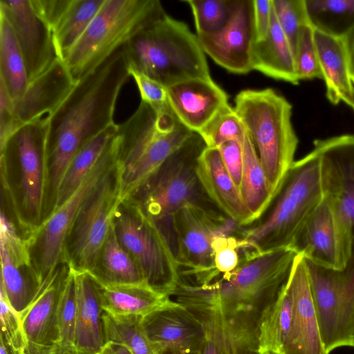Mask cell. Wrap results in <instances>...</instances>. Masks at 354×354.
<instances>
[{
  "instance_id": "obj_1",
  "label": "cell",
  "mask_w": 354,
  "mask_h": 354,
  "mask_svg": "<svg viewBox=\"0 0 354 354\" xmlns=\"http://www.w3.org/2000/svg\"><path fill=\"white\" fill-rule=\"evenodd\" d=\"M130 76L124 46L80 80L47 115L48 186L44 218L53 212L57 190L74 155L113 122L119 93Z\"/></svg>"
},
{
  "instance_id": "obj_2",
  "label": "cell",
  "mask_w": 354,
  "mask_h": 354,
  "mask_svg": "<svg viewBox=\"0 0 354 354\" xmlns=\"http://www.w3.org/2000/svg\"><path fill=\"white\" fill-rule=\"evenodd\" d=\"M297 255L291 248L242 252L233 271L221 274L214 270L207 279L185 284L180 299L190 309L215 307L227 315L257 323L261 312L286 283Z\"/></svg>"
},
{
  "instance_id": "obj_3",
  "label": "cell",
  "mask_w": 354,
  "mask_h": 354,
  "mask_svg": "<svg viewBox=\"0 0 354 354\" xmlns=\"http://www.w3.org/2000/svg\"><path fill=\"white\" fill-rule=\"evenodd\" d=\"M47 128V117L26 123L0 149L1 192L27 240L44 220Z\"/></svg>"
},
{
  "instance_id": "obj_4",
  "label": "cell",
  "mask_w": 354,
  "mask_h": 354,
  "mask_svg": "<svg viewBox=\"0 0 354 354\" xmlns=\"http://www.w3.org/2000/svg\"><path fill=\"white\" fill-rule=\"evenodd\" d=\"M322 199L320 160L313 150L292 163L265 213L250 227L240 229L241 249L260 253L290 248Z\"/></svg>"
},
{
  "instance_id": "obj_5",
  "label": "cell",
  "mask_w": 354,
  "mask_h": 354,
  "mask_svg": "<svg viewBox=\"0 0 354 354\" xmlns=\"http://www.w3.org/2000/svg\"><path fill=\"white\" fill-rule=\"evenodd\" d=\"M124 49L130 68L167 88L191 79L212 80L197 35L164 8L124 45Z\"/></svg>"
},
{
  "instance_id": "obj_6",
  "label": "cell",
  "mask_w": 354,
  "mask_h": 354,
  "mask_svg": "<svg viewBox=\"0 0 354 354\" xmlns=\"http://www.w3.org/2000/svg\"><path fill=\"white\" fill-rule=\"evenodd\" d=\"M118 167L123 200L130 196L192 134L171 109L158 113L141 100L136 112L118 124Z\"/></svg>"
},
{
  "instance_id": "obj_7",
  "label": "cell",
  "mask_w": 354,
  "mask_h": 354,
  "mask_svg": "<svg viewBox=\"0 0 354 354\" xmlns=\"http://www.w3.org/2000/svg\"><path fill=\"white\" fill-rule=\"evenodd\" d=\"M234 109L255 147L273 198L295 162L299 142L292 104L270 88L245 89L236 95Z\"/></svg>"
},
{
  "instance_id": "obj_8",
  "label": "cell",
  "mask_w": 354,
  "mask_h": 354,
  "mask_svg": "<svg viewBox=\"0 0 354 354\" xmlns=\"http://www.w3.org/2000/svg\"><path fill=\"white\" fill-rule=\"evenodd\" d=\"M162 8L158 0H104L63 61L74 82L128 43Z\"/></svg>"
},
{
  "instance_id": "obj_9",
  "label": "cell",
  "mask_w": 354,
  "mask_h": 354,
  "mask_svg": "<svg viewBox=\"0 0 354 354\" xmlns=\"http://www.w3.org/2000/svg\"><path fill=\"white\" fill-rule=\"evenodd\" d=\"M206 147L201 136L193 132L126 199L138 205L158 225L188 204L216 207L205 193L196 174L198 158Z\"/></svg>"
},
{
  "instance_id": "obj_10",
  "label": "cell",
  "mask_w": 354,
  "mask_h": 354,
  "mask_svg": "<svg viewBox=\"0 0 354 354\" xmlns=\"http://www.w3.org/2000/svg\"><path fill=\"white\" fill-rule=\"evenodd\" d=\"M113 227L146 283L171 297L178 279V265L165 233L138 205L127 199L118 205Z\"/></svg>"
},
{
  "instance_id": "obj_11",
  "label": "cell",
  "mask_w": 354,
  "mask_h": 354,
  "mask_svg": "<svg viewBox=\"0 0 354 354\" xmlns=\"http://www.w3.org/2000/svg\"><path fill=\"white\" fill-rule=\"evenodd\" d=\"M323 199L334 217L344 268L354 265V135L313 142Z\"/></svg>"
},
{
  "instance_id": "obj_12",
  "label": "cell",
  "mask_w": 354,
  "mask_h": 354,
  "mask_svg": "<svg viewBox=\"0 0 354 354\" xmlns=\"http://www.w3.org/2000/svg\"><path fill=\"white\" fill-rule=\"evenodd\" d=\"M122 201L118 160L81 207L66 236L62 263L76 272L93 270Z\"/></svg>"
},
{
  "instance_id": "obj_13",
  "label": "cell",
  "mask_w": 354,
  "mask_h": 354,
  "mask_svg": "<svg viewBox=\"0 0 354 354\" xmlns=\"http://www.w3.org/2000/svg\"><path fill=\"white\" fill-rule=\"evenodd\" d=\"M120 147L117 132L75 192L28 239L33 268L40 284L62 263L68 232L81 207L103 178L116 165Z\"/></svg>"
},
{
  "instance_id": "obj_14",
  "label": "cell",
  "mask_w": 354,
  "mask_h": 354,
  "mask_svg": "<svg viewBox=\"0 0 354 354\" xmlns=\"http://www.w3.org/2000/svg\"><path fill=\"white\" fill-rule=\"evenodd\" d=\"M217 209L188 204L168 218L176 239L174 255L178 272L198 273L216 269L214 240L221 235H231L236 226L241 227L230 225V218H225L227 216Z\"/></svg>"
},
{
  "instance_id": "obj_15",
  "label": "cell",
  "mask_w": 354,
  "mask_h": 354,
  "mask_svg": "<svg viewBox=\"0 0 354 354\" xmlns=\"http://www.w3.org/2000/svg\"><path fill=\"white\" fill-rule=\"evenodd\" d=\"M197 37L205 54L222 68L236 74L250 72L256 41L253 0H233L226 25L218 32Z\"/></svg>"
},
{
  "instance_id": "obj_16",
  "label": "cell",
  "mask_w": 354,
  "mask_h": 354,
  "mask_svg": "<svg viewBox=\"0 0 354 354\" xmlns=\"http://www.w3.org/2000/svg\"><path fill=\"white\" fill-rule=\"evenodd\" d=\"M69 267L61 263L41 283L31 304L19 315L28 354H51L59 339L57 312Z\"/></svg>"
},
{
  "instance_id": "obj_17",
  "label": "cell",
  "mask_w": 354,
  "mask_h": 354,
  "mask_svg": "<svg viewBox=\"0 0 354 354\" xmlns=\"http://www.w3.org/2000/svg\"><path fill=\"white\" fill-rule=\"evenodd\" d=\"M141 326L158 353L196 354L205 337L201 322L185 307L171 299L142 317Z\"/></svg>"
},
{
  "instance_id": "obj_18",
  "label": "cell",
  "mask_w": 354,
  "mask_h": 354,
  "mask_svg": "<svg viewBox=\"0 0 354 354\" xmlns=\"http://www.w3.org/2000/svg\"><path fill=\"white\" fill-rule=\"evenodd\" d=\"M0 11L13 28L30 82L58 59L52 31L35 13L30 0H0Z\"/></svg>"
},
{
  "instance_id": "obj_19",
  "label": "cell",
  "mask_w": 354,
  "mask_h": 354,
  "mask_svg": "<svg viewBox=\"0 0 354 354\" xmlns=\"http://www.w3.org/2000/svg\"><path fill=\"white\" fill-rule=\"evenodd\" d=\"M292 300V324L283 354H327L320 335L306 266L295 257L287 281Z\"/></svg>"
},
{
  "instance_id": "obj_20",
  "label": "cell",
  "mask_w": 354,
  "mask_h": 354,
  "mask_svg": "<svg viewBox=\"0 0 354 354\" xmlns=\"http://www.w3.org/2000/svg\"><path fill=\"white\" fill-rule=\"evenodd\" d=\"M167 90L174 115L193 132L201 130L228 104L227 93L212 79H191Z\"/></svg>"
},
{
  "instance_id": "obj_21",
  "label": "cell",
  "mask_w": 354,
  "mask_h": 354,
  "mask_svg": "<svg viewBox=\"0 0 354 354\" xmlns=\"http://www.w3.org/2000/svg\"><path fill=\"white\" fill-rule=\"evenodd\" d=\"M196 174L205 193L220 212L241 227L254 222L217 148H205L198 160Z\"/></svg>"
},
{
  "instance_id": "obj_22",
  "label": "cell",
  "mask_w": 354,
  "mask_h": 354,
  "mask_svg": "<svg viewBox=\"0 0 354 354\" xmlns=\"http://www.w3.org/2000/svg\"><path fill=\"white\" fill-rule=\"evenodd\" d=\"M66 64L57 59L46 71L29 84L23 95L13 101L15 114L21 126L51 115L74 88Z\"/></svg>"
},
{
  "instance_id": "obj_23",
  "label": "cell",
  "mask_w": 354,
  "mask_h": 354,
  "mask_svg": "<svg viewBox=\"0 0 354 354\" xmlns=\"http://www.w3.org/2000/svg\"><path fill=\"white\" fill-rule=\"evenodd\" d=\"M290 248L319 265L344 269L334 217L324 199L302 225Z\"/></svg>"
},
{
  "instance_id": "obj_24",
  "label": "cell",
  "mask_w": 354,
  "mask_h": 354,
  "mask_svg": "<svg viewBox=\"0 0 354 354\" xmlns=\"http://www.w3.org/2000/svg\"><path fill=\"white\" fill-rule=\"evenodd\" d=\"M304 259L322 341L326 352L329 354L335 348L342 347L339 337L342 270Z\"/></svg>"
},
{
  "instance_id": "obj_25",
  "label": "cell",
  "mask_w": 354,
  "mask_h": 354,
  "mask_svg": "<svg viewBox=\"0 0 354 354\" xmlns=\"http://www.w3.org/2000/svg\"><path fill=\"white\" fill-rule=\"evenodd\" d=\"M71 270L75 276L77 305L75 346L80 351L98 354L106 343L100 287L87 272Z\"/></svg>"
},
{
  "instance_id": "obj_26",
  "label": "cell",
  "mask_w": 354,
  "mask_h": 354,
  "mask_svg": "<svg viewBox=\"0 0 354 354\" xmlns=\"http://www.w3.org/2000/svg\"><path fill=\"white\" fill-rule=\"evenodd\" d=\"M188 310L201 322L205 335L218 345L223 354H258L257 323L227 315L215 307Z\"/></svg>"
},
{
  "instance_id": "obj_27",
  "label": "cell",
  "mask_w": 354,
  "mask_h": 354,
  "mask_svg": "<svg viewBox=\"0 0 354 354\" xmlns=\"http://www.w3.org/2000/svg\"><path fill=\"white\" fill-rule=\"evenodd\" d=\"M252 71L275 80L298 84L295 59L290 44L279 25L272 8L270 30L265 39L254 42Z\"/></svg>"
},
{
  "instance_id": "obj_28",
  "label": "cell",
  "mask_w": 354,
  "mask_h": 354,
  "mask_svg": "<svg viewBox=\"0 0 354 354\" xmlns=\"http://www.w3.org/2000/svg\"><path fill=\"white\" fill-rule=\"evenodd\" d=\"M314 37L326 97L330 103L337 104L343 96L354 91L342 38L315 29Z\"/></svg>"
},
{
  "instance_id": "obj_29",
  "label": "cell",
  "mask_w": 354,
  "mask_h": 354,
  "mask_svg": "<svg viewBox=\"0 0 354 354\" xmlns=\"http://www.w3.org/2000/svg\"><path fill=\"white\" fill-rule=\"evenodd\" d=\"M88 274L102 286L147 283L137 263L119 242L113 223L95 265Z\"/></svg>"
},
{
  "instance_id": "obj_30",
  "label": "cell",
  "mask_w": 354,
  "mask_h": 354,
  "mask_svg": "<svg viewBox=\"0 0 354 354\" xmlns=\"http://www.w3.org/2000/svg\"><path fill=\"white\" fill-rule=\"evenodd\" d=\"M100 287L102 308L113 316L144 317L171 299L147 283Z\"/></svg>"
},
{
  "instance_id": "obj_31",
  "label": "cell",
  "mask_w": 354,
  "mask_h": 354,
  "mask_svg": "<svg viewBox=\"0 0 354 354\" xmlns=\"http://www.w3.org/2000/svg\"><path fill=\"white\" fill-rule=\"evenodd\" d=\"M291 324L292 300L286 282L277 299L264 308L258 319V354H283Z\"/></svg>"
},
{
  "instance_id": "obj_32",
  "label": "cell",
  "mask_w": 354,
  "mask_h": 354,
  "mask_svg": "<svg viewBox=\"0 0 354 354\" xmlns=\"http://www.w3.org/2000/svg\"><path fill=\"white\" fill-rule=\"evenodd\" d=\"M118 130V124L113 123L86 142L76 152L70 161L60 182L53 212L79 187L97 163Z\"/></svg>"
},
{
  "instance_id": "obj_33",
  "label": "cell",
  "mask_w": 354,
  "mask_h": 354,
  "mask_svg": "<svg viewBox=\"0 0 354 354\" xmlns=\"http://www.w3.org/2000/svg\"><path fill=\"white\" fill-rule=\"evenodd\" d=\"M243 169L239 190L254 221L268 208L272 195L255 147L248 132L242 142Z\"/></svg>"
},
{
  "instance_id": "obj_34",
  "label": "cell",
  "mask_w": 354,
  "mask_h": 354,
  "mask_svg": "<svg viewBox=\"0 0 354 354\" xmlns=\"http://www.w3.org/2000/svg\"><path fill=\"white\" fill-rule=\"evenodd\" d=\"M0 80L13 101L25 93L29 80L25 59L15 31L0 11Z\"/></svg>"
},
{
  "instance_id": "obj_35",
  "label": "cell",
  "mask_w": 354,
  "mask_h": 354,
  "mask_svg": "<svg viewBox=\"0 0 354 354\" xmlns=\"http://www.w3.org/2000/svg\"><path fill=\"white\" fill-rule=\"evenodd\" d=\"M104 0H73L52 31L58 58L64 61L84 33Z\"/></svg>"
},
{
  "instance_id": "obj_36",
  "label": "cell",
  "mask_w": 354,
  "mask_h": 354,
  "mask_svg": "<svg viewBox=\"0 0 354 354\" xmlns=\"http://www.w3.org/2000/svg\"><path fill=\"white\" fill-rule=\"evenodd\" d=\"M0 288L12 308L20 315L32 302L41 286L32 267L19 266L0 250Z\"/></svg>"
},
{
  "instance_id": "obj_37",
  "label": "cell",
  "mask_w": 354,
  "mask_h": 354,
  "mask_svg": "<svg viewBox=\"0 0 354 354\" xmlns=\"http://www.w3.org/2000/svg\"><path fill=\"white\" fill-rule=\"evenodd\" d=\"M310 24L342 38L354 26V0H305Z\"/></svg>"
},
{
  "instance_id": "obj_38",
  "label": "cell",
  "mask_w": 354,
  "mask_h": 354,
  "mask_svg": "<svg viewBox=\"0 0 354 354\" xmlns=\"http://www.w3.org/2000/svg\"><path fill=\"white\" fill-rule=\"evenodd\" d=\"M141 316H113L104 311L106 342L127 346L133 354H160L153 348L141 326Z\"/></svg>"
},
{
  "instance_id": "obj_39",
  "label": "cell",
  "mask_w": 354,
  "mask_h": 354,
  "mask_svg": "<svg viewBox=\"0 0 354 354\" xmlns=\"http://www.w3.org/2000/svg\"><path fill=\"white\" fill-rule=\"evenodd\" d=\"M246 132L234 109L227 104L198 133L207 147L217 148L230 140L242 143Z\"/></svg>"
},
{
  "instance_id": "obj_40",
  "label": "cell",
  "mask_w": 354,
  "mask_h": 354,
  "mask_svg": "<svg viewBox=\"0 0 354 354\" xmlns=\"http://www.w3.org/2000/svg\"><path fill=\"white\" fill-rule=\"evenodd\" d=\"M76 313L75 276L73 270L69 268L59 304L57 312L59 339L53 351H69L76 348L75 346Z\"/></svg>"
},
{
  "instance_id": "obj_41",
  "label": "cell",
  "mask_w": 354,
  "mask_h": 354,
  "mask_svg": "<svg viewBox=\"0 0 354 354\" xmlns=\"http://www.w3.org/2000/svg\"><path fill=\"white\" fill-rule=\"evenodd\" d=\"M194 16L196 35L219 31L232 14L233 0H188Z\"/></svg>"
},
{
  "instance_id": "obj_42",
  "label": "cell",
  "mask_w": 354,
  "mask_h": 354,
  "mask_svg": "<svg viewBox=\"0 0 354 354\" xmlns=\"http://www.w3.org/2000/svg\"><path fill=\"white\" fill-rule=\"evenodd\" d=\"M272 8L279 25L295 54L301 30L310 25L305 0H272Z\"/></svg>"
},
{
  "instance_id": "obj_43",
  "label": "cell",
  "mask_w": 354,
  "mask_h": 354,
  "mask_svg": "<svg viewBox=\"0 0 354 354\" xmlns=\"http://www.w3.org/2000/svg\"><path fill=\"white\" fill-rule=\"evenodd\" d=\"M296 71L299 81L322 79L318 55L311 25L304 26L300 31L295 54Z\"/></svg>"
},
{
  "instance_id": "obj_44",
  "label": "cell",
  "mask_w": 354,
  "mask_h": 354,
  "mask_svg": "<svg viewBox=\"0 0 354 354\" xmlns=\"http://www.w3.org/2000/svg\"><path fill=\"white\" fill-rule=\"evenodd\" d=\"M0 319V337L12 348L22 353L28 354V342L19 314L10 306L1 288Z\"/></svg>"
},
{
  "instance_id": "obj_45",
  "label": "cell",
  "mask_w": 354,
  "mask_h": 354,
  "mask_svg": "<svg viewBox=\"0 0 354 354\" xmlns=\"http://www.w3.org/2000/svg\"><path fill=\"white\" fill-rule=\"evenodd\" d=\"M214 263L221 274L233 271L239 264L241 248L239 236L221 235L213 243Z\"/></svg>"
},
{
  "instance_id": "obj_46",
  "label": "cell",
  "mask_w": 354,
  "mask_h": 354,
  "mask_svg": "<svg viewBox=\"0 0 354 354\" xmlns=\"http://www.w3.org/2000/svg\"><path fill=\"white\" fill-rule=\"evenodd\" d=\"M129 71L138 88L142 101L148 104L158 113L171 109L166 87L129 66Z\"/></svg>"
},
{
  "instance_id": "obj_47",
  "label": "cell",
  "mask_w": 354,
  "mask_h": 354,
  "mask_svg": "<svg viewBox=\"0 0 354 354\" xmlns=\"http://www.w3.org/2000/svg\"><path fill=\"white\" fill-rule=\"evenodd\" d=\"M21 127L15 114L13 100L0 80V149Z\"/></svg>"
},
{
  "instance_id": "obj_48",
  "label": "cell",
  "mask_w": 354,
  "mask_h": 354,
  "mask_svg": "<svg viewBox=\"0 0 354 354\" xmlns=\"http://www.w3.org/2000/svg\"><path fill=\"white\" fill-rule=\"evenodd\" d=\"M217 149L227 171L239 189L243 169L242 143L230 140L221 144Z\"/></svg>"
},
{
  "instance_id": "obj_49",
  "label": "cell",
  "mask_w": 354,
  "mask_h": 354,
  "mask_svg": "<svg viewBox=\"0 0 354 354\" xmlns=\"http://www.w3.org/2000/svg\"><path fill=\"white\" fill-rule=\"evenodd\" d=\"M73 0H30L34 11L51 31L70 7Z\"/></svg>"
},
{
  "instance_id": "obj_50",
  "label": "cell",
  "mask_w": 354,
  "mask_h": 354,
  "mask_svg": "<svg viewBox=\"0 0 354 354\" xmlns=\"http://www.w3.org/2000/svg\"><path fill=\"white\" fill-rule=\"evenodd\" d=\"M254 25L256 41L266 38L272 15V0H253Z\"/></svg>"
},
{
  "instance_id": "obj_51",
  "label": "cell",
  "mask_w": 354,
  "mask_h": 354,
  "mask_svg": "<svg viewBox=\"0 0 354 354\" xmlns=\"http://www.w3.org/2000/svg\"><path fill=\"white\" fill-rule=\"evenodd\" d=\"M351 77L354 84V26H353L342 37Z\"/></svg>"
},
{
  "instance_id": "obj_52",
  "label": "cell",
  "mask_w": 354,
  "mask_h": 354,
  "mask_svg": "<svg viewBox=\"0 0 354 354\" xmlns=\"http://www.w3.org/2000/svg\"><path fill=\"white\" fill-rule=\"evenodd\" d=\"M98 354H133L125 345L114 342H106Z\"/></svg>"
},
{
  "instance_id": "obj_53",
  "label": "cell",
  "mask_w": 354,
  "mask_h": 354,
  "mask_svg": "<svg viewBox=\"0 0 354 354\" xmlns=\"http://www.w3.org/2000/svg\"><path fill=\"white\" fill-rule=\"evenodd\" d=\"M196 354H223L218 345L209 337L205 335Z\"/></svg>"
},
{
  "instance_id": "obj_54",
  "label": "cell",
  "mask_w": 354,
  "mask_h": 354,
  "mask_svg": "<svg viewBox=\"0 0 354 354\" xmlns=\"http://www.w3.org/2000/svg\"><path fill=\"white\" fill-rule=\"evenodd\" d=\"M0 354H24L12 348L0 337Z\"/></svg>"
},
{
  "instance_id": "obj_55",
  "label": "cell",
  "mask_w": 354,
  "mask_h": 354,
  "mask_svg": "<svg viewBox=\"0 0 354 354\" xmlns=\"http://www.w3.org/2000/svg\"><path fill=\"white\" fill-rule=\"evenodd\" d=\"M51 354H93L88 352L80 351L77 348H74L73 350L69 351H57L55 350L52 352Z\"/></svg>"
},
{
  "instance_id": "obj_56",
  "label": "cell",
  "mask_w": 354,
  "mask_h": 354,
  "mask_svg": "<svg viewBox=\"0 0 354 354\" xmlns=\"http://www.w3.org/2000/svg\"><path fill=\"white\" fill-rule=\"evenodd\" d=\"M342 102L346 103L354 111V91L350 95L343 96Z\"/></svg>"
},
{
  "instance_id": "obj_57",
  "label": "cell",
  "mask_w": 354,
  "mask_h": 354,
  "mask_svg": "<svg viewBox=\"0 0 354 354\" xmlns=\"http://www.w3.org/2000/svg\"><path fill=\"white\" fill-rule=\"evenodd\" d=\"M160 354H183V353L168 351V352H164V353H160Z\"/></svg>"
},
{
  "instance_id": "obj_58",
  "label": "cell",
  "mask_w": 354,
  "mask_h": 354,
  "mask_svg": "<svg viewBox=\"0 0 354 354\" xmlns=\"http://www.w3.org/2000/svg\"><path fill=\"white\" fill-rule=\"evenodd\" d=\"M352 347H354V328H353V344H352Z\"/></svg>"
}]
</instances>
